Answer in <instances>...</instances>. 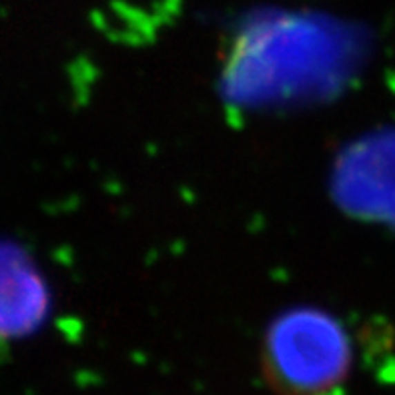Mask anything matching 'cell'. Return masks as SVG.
<instances>
[{
	"instance_id": "7a4b0ae2",
	"label": "cell",
	"mask_w": 395,
	"mask_h": 395,
	"mask_svg": "<svg viewBox=\"0 0 395 395\" xmlns=\"http://www.w3.org/2000/svg\"><path fill=\"white\" fill-rule=\"evenodd\" d=\"M48 307V287L32 259L17 245L0 243V345L37 331Z\"/></svg>"
},
{
	"instance_id": "6da1fadb",
	"label": "cell",
	"mask_w": 395,
	"mask_h": 395,
	"mask_svg": "<svg viewBox=\"0 0 395 395\" xmlns=\"http://www.w3.org/2000/svg\"><path fill=\"white\" fill-rule=\"evenodd\" d=\"M351 339L319 307L279 313L261 341V372L275 395H333L349 377Z\"/></svg>"
}]
</instances>
